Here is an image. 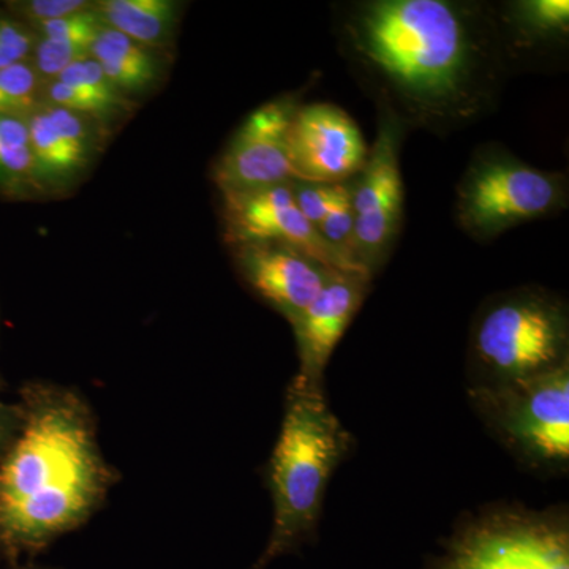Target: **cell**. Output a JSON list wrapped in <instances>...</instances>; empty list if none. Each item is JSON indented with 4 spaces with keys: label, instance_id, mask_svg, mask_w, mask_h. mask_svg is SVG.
<instances>
[{
    "label": "cell",
    "instance_id": "8fae6325",
    "mask_svg": "<svg viewBox=\"0 0 569 569\" xmlns=\"http://www.w3.org/2000/svg\"><path fill=\"white\" fill-rule=\"evenodd\" d=\"M290 182L222 194L224 239L230 246L277 242L293 247L326 268L342 271L317 228L296 204Z\"/></svg>",
    "mask_w": 569,
    "mask_h": 569
},
{
    "label": "cell",
    "instance_id": "7a4b0ae2",
    "mask_svg": "<svg viewBox=\"0 0 569 569\" xmlns=\"http://www.w3.org/2000/svg\"><path fill=\"white\" fill-rule=\"evenodd\" d=\"M20 406V436L0 459V559L10 563L84 526L118 479L78 392L31 383Z\"/></svg>",
    "mask_w": 569,
    "mask_h": 569
},
{
    "label": "cell",
    "instance_id": "ba28073f",
    "mask_svg": "<svg viewBox=\"0 0 569 569\" xmlns=\"http://www.w3.org/2000/svg\"><path fill=\"white\" fill-rule=\"evenodd\" d=\"M445 569H569L568 530L546 519L493 516L460 533Z\"/></svg>",
    "mask_w": 569,
    "mask_h": 569
},
{
    "label": "cell",
    "instance_id": "52a82bcc",
    "mask_svg": "<svg viewBox=\"0 0 569 569\" xmlns=\"http://www.w3.org/2000/svg\"><path fill=\"white\" fill-rule=\"evenodd\" d=\"M377 114L376 141L361 173L351 179L356 258L372 279L391 258L402 230L406 201L400 146L407 130L389 116Z\"/></svg>",
    "mask_w": 569,
    "mask_h": 569
},
{
    "label": "cell",
    "instance_id": "5bb4252c",
    "mask_svg": "<svg viewBox=\"0 0 569 569\" xmlns=\"http://www.w3.org/2000/svg\"><path fill=\"white\" fill-rule=\"evenodd\" d=\"M490 10L508 71L550 69L567 56L568 0H507Z\"/></svg>",
    "mask_w": 569,
    "mask_h": 569
},
{
    "label": "cell",
    "instance_id": "30bf717a",
    "mask_svg": "<svg viewBox=\"0 0 569 569\" xmlns=\"http://www.w3.org/2000/svg\"><path fill=\"white\" fill-rule=\"evenodd\" d=\"M293 179L317 183L351 181L365 168L369 148L355 119L337 104H299L288 130Z\"/></svg>",
    "mask_w": 569,
    "mask_h": 569
},
{
    "label": "cell",
    "instance_id": "e0dca14e",
    "mask_svg": "<svg viewBox=\"0 0 569 569\" xmlns=\"http://www.w3.org/2000/svg\"><path fill=\"white\" fill-rule=\"evenodd\" d=\"M28 127L36 178H62L80 170L86 160L66 144L48 118L43 104L28 119Z\"/></svg>",
    "mask_w": 569,
    "mask_h": 569
},
{
    "label": "cell",
    "instance_id": "484cf974",
    "mask_svg": "<svg viewBox=\"0 0 569 569\" xmlns=\"http://www.w3.org/2000/svg\"><path fill=\"white\" fill-rule=\"evenodd\" d=\"M9 569H50V568L36 567V565H22V567H11Z\"/></svg>",
    "mask_w": 569,
    "mask_h": 569
},
{
    "label": "cell",
    "instance_id": "4fadbf2b",
    "mask_svg": "<svg viewBox=\"0 0 569 569\" xmlns=\"http://www.w3.org/2000/svg\"><path fill=\"white\" fill-rule=\"evenodd\" d=\"M372 280L362 272H331L316 301L291 323L299 356L296 378L323 387L329 358L361 309Z\"/></svg>",
    "mask_w": 569,
    "mask_h": 569
},
{
    "label": "cell",
    "instance_id": "d4e9b609",
    "mask_svg": "<svg viewBox=\"0 0 569 569\" xmlns=\"http://www.w3.org/2000/svg\"><path fill=\"white\" fill-rule=\"evenodd\" d=\"M22 427V410L20 403L9 406L0 402V459L7 455V451L20 436Z\"/></svg>",
    "mask_w": 569,
    "mask_h": 569
},
{
    "label": "cell",
    "instance_id": "6da1fadb",
    "mask_svg": "<svg viewBox=\"0 0 569 569\" xmlns=\"http://www.w3.org/2000/svg\"><path fill=\"white\" fill-rule=\"evenodd\" d=\"M332 10L351 77L407 132L449 134L497 107L509 71L490 2L353 0Z\"/></svg>",
    "mask_w": 569,
    "mask_h": 569
},
{
    "label": "cell",
    "instance_id": "ffe728a7",
    "mask_svg": "<svg viewBox=\"0 0 569 569\" xmlns=\"http://www.w3.org/2000/svg\"><path fill=\"white\" fill-rule=\"evenodd\" d=\"M58 81L88 96L93 102L99 103L108 116L126 108V102L119 93L121 91L111 84V81L104 77L99 63L93 61L92 58L82 59V61L63 70L59 74Z\"/></svg>",
    "mask_w": 569,
    "mask_h": 569
},
{
    "label": "cell",
    "instance_id": "2e32d148",
    "mask_svg": "<svg viewBox=\"0 0 569 569\" xmlns=\"http://www.w3.org/2000/svg\"><path fill=\"white\" fill-rule=\"evenodd\" d=\"M104 24L142 47H159L173 31L178 3L170 0H107L97 6Z\"/></svg>",
    "mask_w": 569,
    "mask_h": 569
},
{
    "label": "cell",
    "instance_id": "7402d4cb",
    "mask_svg": "<svg viewBox=\"0 0 569 569\" xmlns=\"http://www.w3.org/2000/svg\"><path fill=\"white\" fill-rule=\"evenodd\" d=\"M103 24L102 17H100L96 6L92 9L80 11V13L61 18V20L40 22L36 26V32L40 33V39L86 41V43L93 44L97 33Z\"/></svg>",
    "mask_w": 569,
    "mask_h": 569
},
{
    "label": "cell",
    "instance_id": "9a60e30c",
    "mask_svg": "<svg viewBox=\"0 0 569 569\" xmlns=\"http://www.w3.org/2000/svg\"><path fill=\"white\" fill-rule=\"evenodd\" d=\"M91 58L119 91H140L156 80L151 50L103 24L93 41Z\"/></svg>",
    "mask_w": 569,
    "mask_h": 569
},
{
    "label": "cell",
    "instance_id": "7c38bea8",
    "mask_svg": "<svg viewBox=\"0 0 569 569\" xmlns=\"http://www.w3.org/2000/svg\"><path fill=\"white\" fill-rule=\"evenodd\" d=\"M231 247L246 283L290 325L316 301L332 272L293 247L277 242Z\"/></svg>",
    "mask_w": 569,
    "mask_h": 569
},
{
    "label": "cell",
    "instance_id": "ac0fdd59",
    "mask_svg": "<svg viewBox=\"0 0 569 569\" xmlns=\"http://www.w3.org/2000/svg\"><path fill=\"white\" fill-rule=\"evenodd\" d=\"M43 102L44 84L31 62L0 70V116L28 121Z\"/></svg>",
    "mask_w": 569,
    "mask_h": 569
},
{
    "label": "cell",
    "instance_id": "d6986e66",
    "mask_svg": "<svg viewBox=\"0 0 569 569\" xmlns=\"http://www.w3.org/2000/svg\"><path fill=\"white\" fill-rule=\"evenodd\" d=\"M32 178L28 121L0 116V186L17 187Z\"/></svg>",
    "mask_w": 569,
    "mask_h": 569
},
{
    "label": "cell",
    "instance_id": "603a6c76",
    "mask_svg": "<svg viewBox=\"0 0 569 569\" xmlns=\"http://www.w3.org/2000/svg\"><path fill=\"white\" fill-rule=\"evenodd\" d=\"M37 36L22 22L0 17V70L28 61L36 48Z\"/></svg>",
    "mask_w": 569,
    "mask_h": 569
},
{
    "label": "cell",
    "instance_id": "9c48e42d",
    "mask_svg": "<svg viewBox=\"0 0 569 569\" xmlns=\"http://www.w3.org/2000/svg\"><path fill=\"white\" fill-rule=\"evenodd\" d=\"M299 104L298 97H282L257 108L242 122L212 170L220 193L250 192L293 181L288 130Z\"/></svg>",
    "mask_w": 569,
    "mask_h": 569
},
{
    "label": "cell",
    "instance_id": "cb8c5ba5",
    "mask_svg": "<svg viewBox=\"0 0 569 569\" xmlns=\"http://www.w3.org/2000/svg\"><path fill=\"white\" fill-rule=\"evenodd\" d=\"M93 3L86 0H31V2L17 3V9L26 20L33 26L40 22L61 20L70 14L92 9Z\"/></svg>",
    "mask_w": 569,
    "mask_h": 569
},
{
    "label": "cell",
    "instance_id": "44dd1931",
    "mask_svg": "<svg viewBox=\"0 0 569 569\" xmlns=\"http://www.w3.org/2000/svg\"><path fill=\"white\" fill-rule=\"evenodd\" d=\"M296 204L305 213L307 220L318 228L337 204L351 193V181L343 183H317L298 181L290 182Z\"/></svg>",
    "mask_w": 569,
    "mask_h": 569
},
{
    "label": "cell",
    "instance_id": "277c9868",
    "mask_svg": "<svg viewBox=\"0 0 569 569\" xmlns=\"http://www.w3.org/2000/svg\"><path fill=\"white\" fill-rule=\"evenodd\" d=\"M475 388H493L569 365V313L545 288L522 287L490 298L471 328Z\"/></svg>",
    "mask_w": 569,
    "mask_h": 569
},
{
    "label": "cell",
    "instance_id": "8992f818",
    "mask_svg": "<svg viewBox=\"0 0 569 569\" xmlns=\"http://www.w3.org/2000/svg\"><path fill=\"white\" fill-rule=\"evenodd\" d=\"M488 426L523 462L563 470L569 462V365L493 388H471Z\"/></svg>",
    "mask_w": 569,
    "mask_h": 569
},
{
    "label": "cell",
    "instance_id": "3957f363",
    "mask_svg": "<svg viewBox=\"0 0 569 569\" xmlns=\"http://www.w3.org/2000/svg\"><path fill=\"white\" fill-rule=\"evenodd\" d=\"M350 433L326 400L323 387L293 378L279 440L269 463L274 522L254 569L298 548L317 529L329 479L350 451Z\"/></svg>",
    "mask_w": 569,
    "mask_h": 569
},
{
    "label": "cell",
    "instance_id": "5b68a950",
    "mask_svg": "<svg viewBox=\"0 0 569 569\" xmlns=\"http://www.w3.org/2000/svg\"><path fill=\"white\" fill-rule=\"evenodd\" d=\"M568 201L567 174L539 170L505 146L488 142L460 176L455 216L463 233L489 242L519 224L565 211Z\"/></svg>",
    "mask_w": 569,
    "mask_h": 569
}]
</instances>
